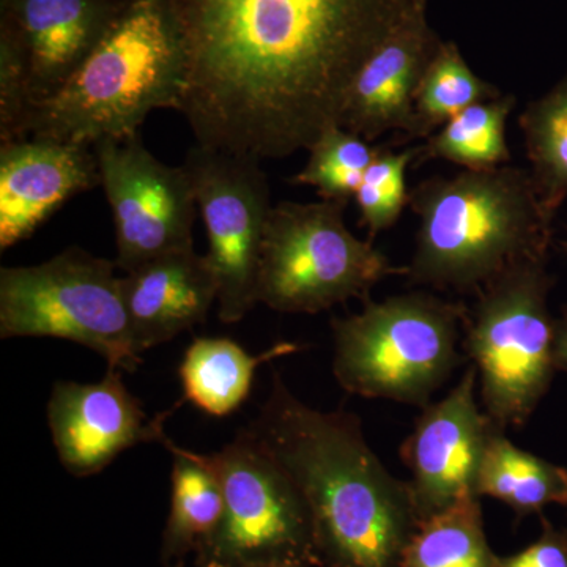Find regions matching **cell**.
<instances>
[{
    "mask_svg": "<svg viewBox=\"0 0 567 567\" xmlns=\"http://www.w3.org/2000/svg\"><path fill=\"white\" fill-rule=\"evenodd\" d=\"M102 186L91 145L39 137L0 145V249L28 240L78 194Z\"/></svg>",
    "mask_w": 567,
    "mask_h": 567,
    "instance_id": "cell-14",
    "label": "cell"
},
{
    "mask_svg": "<svg viewBox=\"0 0 567 567\" xmlns=\"http://www.w3.org/2000/svg\"><path fill=\"white\" fill-rule=\"evenodd\" d=\"M249 431L303 496L315 567H402L421 518L409 483L388 472L353 413L311 409L275 372Z\"/></svg>",
    "mask_w": 567,
    "mask_h": 567,
    "instance_id": "cell-2",
    "label": "cell"
},
{
    "mask_svg": "<svg viewBox=\"0 0 567 567\" xmlns=\"http://www.w3.org/2000/svg\"><path fill=\"white\" fill-rule=\"evenodd\" d=\"M540 520L539 539L516 555L499 558V567H567V527H555L543 514Z\"/></svg>",
    "mask_w": 567,
    "mask_h": 567,
    "instance_id": "cell-28",
    "label": "cell"
},
{
    "mask_svg": "<svg viewBox=\"0 0 567 567\" xmlns=\"http://www.w3.org/2000/svg\"><path fill=\"white\" fill-rule=\"evenodd\" d=\"M31 107L28 51L17 29L0 18V141L24 140L22 126Z\"/></svg>",
    "mask_w": 567,
    "mask_h": 567,
    "instance_id": "cell-27",
    "label": "cell"
},
{
    "mask_svg": "<svg viewBox=\"0 0 567 567\" xmlns=\"http://www.w3.org/2000/svg\"><path fill=\"white\" fill-rule=\"evenodd\" d=\"M186 51L173 0H126L58 92L33 104L22 137L93 145L137 136L155 110H181Z\"/></svg>",
    "mask_w": 567,
    "mask_h": 567,
    "instance_id": "cell-3",
    "label": "cell"
},
{
    "mask_svg": "<svg viewBox=\"0 0 567 567\" xmlns=\"http://www.w3.org/2000/svg\"><path fill=\"white\" fill-rule=\"evenodd\" d=\"M540 205L554 221L567 197V74L518 117Z\"/></svg>",
    "mask_w": 567,
    "mask_h": 567,
    "instance_id": "cell-22",
    "label": "cell"
},
{
    "mask_svg": "<svg viewBox=\"0 0 567 567\" xmlns=\"http://www.w3.org/2000/svg\"><path fill=\"white\" fill-rule=\"evenodd\" d=\"M481 496H466L427 518L406 547L402 567H499L484 533Z\"/></svg>",
    "mask_w": 567,
    "mask_h": 567,
    "instance_id": "cell-23",
    "label": "cell"
},
{
    "mask_svg": "<svg viewBox=\"0 0 567 567\" xmlns=\"http://www.w3.org/2000/svg\"><path fill=\"white\" fill-rule=\"evenodd\" d=\"M122 284L141 353L204 322L218 300L210 264L194 248L141 265L123 275Z\"/></svg>",
    "mask_w": 567,
    "mask_h": 567,
    "instance_id": "cell-17",
    "label": "cell"
},
{
    "mask_svg": "<svg viewBox=\"0 0 567 567\" xmlns=\"http://www.w3.org/2000/svg\"><path fill=\"white\" fill-rule=\"evenodd\" d=\"M102 186L115 226L123 274L167 254L194 248L196 196L185 166H169L147 151L140 134L96 142Z\"/></svg>",
    "mask_w": 567,
    "mask_h": 567,
    "instance_id": "cell-11",
    "label": "cell"
},
{
    "mask_svg": "<svg viewBox=\"0 0 567 567\" xmlns=\"http://www.w3.org/2000/svg\"><path fill=\"white\" fill-rule=\"evenodd\" d=\"M125 2L0 0V18L17 29L28 51L32 106L62 87L110 31Z\"/></svg>",
    "mask_w": 567,
    "mask_h": 567,
    "instance_id": "cell-16",
    "label": "cell"
},
{
    "mask_svg": "<svg viewBox=\"0 0 567 567\" xmlns=\"http://www.w3.org/2000/svg\"><path fill=\"white\" fill-rule=\"evenodd\" d=\"M421 148L402 152L380 148L379 155L365 171L363 182L354 194L361 224L368 227L369 240L391 229L409 205L406 169L420 156Z\"/></svg>",
    "mask_w": 567,
    "mask_h": 567,
    "instance_id": "cell-26",
    "label": "cell"
},
{
    "mask_svg": "<svg viewBox=\"0 0 567 567\" xmlns=\"http://www.w3.org/2000/svg\"><path fill=\"white\" fill-rule=\"evenodd\" d=\"M347 204L333 200L274 205L265 229L257 303L286 315H317L406 274L347 229Z\"/></svg>",
    "mask_w": 567,
    "mask_h": 567,
    "instance_id": "cell-8",
    "label": "cell"
},
{
    "mask_svg": "<svg viewBox=\"0 0 567 567\" xmlns=\"http://www.w3.org/2000/svg\"><path fill=\"white\" fill-rule=\"evenodd\" d=\"M185 169L207 230L205 254L216 286L218 315L240 322L257 305V278L271 192L260 159L196 144L186 153Z\"/></svg>",
    "mask_w": 567,
    "mask_h": 567,
    "instance_id": "cell-10",
    "label": "cell"
},
{
    "mask_svg": "<svg viewBox=\"0 0 567 567\" xmlns=\"http://www.w3.org/2000/svg\"><path fill=\"white\" fill-rule=\"evenodd\" d=\"M466 312L431 293L365 298L363 311L331 320L336 380L349 394L424 409L461 363Z\"/></svg>",
    "mask_w": 567,
    "mask_h": 567,
    "instance_id": "cell-5",
    "label": "cell"
},
{
    "mask_svg": "<svg viewBox=\"0 0 567 567\" xmlns=\"http://www.w3.org/2000/svg\"><path fill=\"white\" fill-rule=\"evenodd\" d=\"M262 567H311L308 565H305V563H298V561H279V563H271V565L262 566Z\"/></svg>",
    "mask_w": 567,
    "mask_h": 567,
    "instance_id": "cell-30",
    "label": "cell"
},
{
    "mask_svg": "<svg viewBox=\"0 0 567 567\" xmlns=\"http://www.w3.org/2000/svg\"><path fill=\"white\" fill-rule=\"evenodd\" d=\"M409 207L420 218L405 274L413 286L476 293L513 265L548 256L554 221L520 167L427 178Z\"/></svg>",
    "mask_w": 567,
    "mask_h": 567,
    "instance_id": "cell-4",
    "label": "cell"
},
{
    "mask_svg": "<svg viewBox=\"0 0 567 567\" xmlns=\"http://www.w3.org/2000/svg\"><path fill=\"white\" fill-rule=\"evenodd\" d=\"M298 350L292 342H281L256 357L229 338H197L181 365L185 399L207 415H230L248 398L260 364Z\"/></svg>",
    "mask_w": 567,
    "mask_h": 567,
    "instance_id": "cell-19",
    "label": "cell"
},
{
    "mask_svg": "<svg viewBox=\"0 0 567 567\" xmlns=\"http://www.w3.org/2000/svg\"><path fill=\"white\" fill-rule=\"evenodd\" d=\"M196 144L284 158L339 125L358 71L413 0H173ZM427 9V7H425Z\"/></svg>",
    "mask_w": 567,
    "mask_h": 567,
    "instance_id": "cell-1",
    "label": "cell"
},
{
    "mask_svg": "<svg viewBox=\"0 0 567 567\" xmlns=\"http://www.w3.org/2000/svg\"><path fill=\"white\" fill-rule=\"evenodd\" d=\"M477 495L509 506L518 518L567 505V470L520 450L498 429L488 442L477 480Z\"/></svg>",
    "mask_w": 567,
    "mask_h": 567,
    "instance_id": "cell-20",
    "label": "cell"
},
{
    "mask_svg": "<svg viewBox=\"0 0 567 567\" xmlns=\"http://www.w3.org/2000/svg\"><path fill=\"white\" fill-rule=\"evenodd\" d=\"M440 43L427 9L413 7L358 71L339 125L368 142L391 132L412 140L416 89Z\"/></svg>",
    "mask_w": 567,
    "mask_h": 567,
    "instance_id": "cell-15",
    "label": "cell"
},
{
    "mask_svg": "<svg viewBox=\"0 0 567 567\" xmlns=\"http://www.w3.org/2000/svg\"><path fill=\"white\" fill-rule=\"evenodd\" d=\"M498 96L496 85L470 69L457 44L442 40L416 89L412 140H429L458 112Z\"/></svg>",
    "mask_w": 567,
    "mask_h": 567,
    "instance_id": "cell-24",
    "label": "cell"
},
{
    "mask_svg": "<svg viewBox=\"0 0 567 567\" xmlns=\"http://www.w3.org/2000/svg\"><path fill=\"white\" fill-rule=\"evenodd\" d=\"M547 256L507 268L481 287L465 317V352L481 383L484 412L499 429L524 427L554 382L555 323Z\"/></svg>",
    "mask_w": 567,
    "mask_h": 567,
    "instance_id": "cell-6",
    "label": "cell"
},
{
    "mask_svg": "<svg viewBox=\"0 0 567 567\" xmlns=\"http://www.w3.org/2000/svg\"><path fill=\"white\" fill-rule=\"evenodd\" d=\"M516 103V96L502 95L458 112L425 140L417 159H445L464 167V171L506 166L511 162L506 123Z\"/></svg>",
    "mask_w": 567,
    "mask_h": 567,
    "instance_id": "cell-21",
    "label": "cell"
},
{
    "mask_svg": "<svg viewBox=\"0 0 567 567\" xmlns=\"http://www.w3.org/2000/svg\"><path fill=\"white\" fill-rule=\"evenodd\" d=\"M476 385L472 364L446 398L424 406L401 446L421 524L466 496H480L481 465L499 427L477 405Z\"/></svg>",
    "mask_w": 567,
    "mask_h": 567,
    "instance_id": "cell-12",
    "label": "cell"
},
{
    "mask_svg": "<svg viewBox=\"0 0 567 567\" xmlns=\"http://www.w3.org/2000/svg\"><path fill=\"white\" fill-rule=\"evenodd\" d=\"M173 454V496L164 528L162 559L166 567H182L199 555L221 524L224 494L208 456L192 453L163 435L159 439Z\"/></svg>",
    "mask_w": 567,
    "mask_h": 567,
    "instance_id": "cell-18",
    "label": "cell"
},
{
    "mask_svg": "<svg viewBox=\"0 0 567 567\" xmlns=\"http://www.w3.org/2000/svg\"><path fill=\"white\" fill-rule=\"evenodd\" d=\"M117 264L81 248L0 268V338H58L87 347L115 371L141 363Z\"/></svg>",
    "mask_w": 567,
    "mask_h": 567,
    "instance_id": "cell-7",
    "label": "cell"
},
{
    "mask_svg": "<svg viewBox=\"0 0 567 567\" xmlns=\"http://www.w3.org/2000/svg\"><path fill=\"white\" fill-rule=\"evenodd\" d=\"M224 494L221 524L197 567H315L311 518L286 470L249 429L208 456Z\"/></svg>",
    "mask_w": 567,
    "mask_h": 567,
    "instance_id": "cell-9",
    "label": "cell"
},
{
    "mask_svg": "<svg viewBox=\"0 0 567 567\" xmlns=\"http://www.w3.org/2000/svg\"><path fill=\"white\" fill-rule=\"evenodd\" d=\"M413 2H415L416 6H420V7H427L429 0H413Z\"/></svg>",
    "mask_w": 567,
    "mask_h": 567,
    "instance_id": "cell-31",
    "label": "cell"
},
{
    "mask_svg": "<svg viewBox=\"0 0 567 567\" xmlns=\"http://www.w3.org/2000/svg\"><path fill=\"white\" fill-rule=\"evenodd\" d=\"M162 415L148 421L125 386L122 371L107 369L96 383L58 382L48 402V424L66 472L87 477L103 472L118 454L164 435Z\"/></svg>",
    "mask_w": 567,
    "mask_h": 567,
    "instance_id": "cell-13",
    "label": "cell"
},
{
    "mask_svg": "<svg viewBox=\"0 0 567 567\" xmlns=\"http://www.w3.org/2000/svg\"><path fill=\"white\" fill-rule=\"evenodd\" d=\"M554 354L557 371L567 372V308L555 323Z\"/></svg>",
    "mask_w": 567,
    "mask_h": 567,
    "instance_id": "cell-29",
    "label": "cell"
},
{
    "mask_svg": "<svg viewBox=\"0 0 567 567\" xmlns=\"http://www.w3.org/2000/svg\"><path fill=\"white\" fill-rule=\"evenodd\" d=\"M380 148L344 126H328L308 148L303 169L290 182L311 186L322 200L347 204L357 194Z\"/></svg>",
    "mask_w": 567,
    "mask_h": 567,
    "instance_id": "cell-25",
    "label": "cell"
}]
</instances>
